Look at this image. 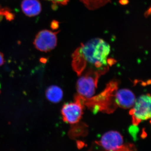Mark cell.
Here are the masks:
<instances>
[{"label": "cell", "instance_id": "cell-1", "mask_svg": "<svg viewBox=\"0 0 151 151\" xmlns=\"http://www.w3.org/2000/svg\"><path fill=\"white\" fill-rule=\"evenodd\" d=\"M111 46L104 40L94 38L82 44L75 51L73 59L98 68L108 63Z\"/></svg>", "mask_w": 151, "mask_h": 151}, {"label": "cell", "instance_id": "cell-2", "mask_svg": "<svg viewBox=\"0 0 151 151\" xmlns=\"http://www.w3.org/2000/svg\"><path fill=\"white\" fill-rule=\"evenodd\" d=\"M151 97L149 94L141 95L136 99L131 114L136 122L147 121L151 118Z\"/></svg>", "mask_w": 151, "mask_h": 151}, {"label": "cell", "instance_id": "cell-3", "mask_svg": "<svg viewBox=\"0 0 151 151\" xmlns=\"http://www.w3.org/2000/svg\"><path fill=\"white\" fill-rule=\"evenodd\" d=\"M58 33L48 30L41 31L35 39L34 42L35 46L38 50L44 52H47L54 49L57 44Z\"/></svg>", "mask_w": 151, "mask_h": 151}, {"label": "cell", "instance_id": "cell-4", "mask_svg": "<svg viewBox=\"0 0 151 151\" xmlns=\"http://www.w3.org/2000/svg\"><path fill=\"white\" fill-rule=\"evenodd\" d=\"M101 145L107 151H118L124 145L122 134L116 131H110L102 136L100 141Z\"/></svg>", "mask_w": 151, "mask_h": 151}, {"label": "cell", "instance_id": "cell-5", "mask_svg": "<svg viewBox=\"0 0 151 151\" xmlns=\"http://www.w3.org/2000/svg\"><path fill=\"white\" fill-rule=\"evenodd\" d=\"M61 115L64 122L68 124H74L78 123L83 114V109L80 103H67L63 106Z\"/></svg>", "mask_w": 151, "mask_h": 151}, {"label": "cell", "instance_id": "cell-6", "mask_svg": "<svg viewBox=\"0 0 151 151\" xmlns=\"http://www.w3.org/2000/svg\"><path fill=\"white\" fill-rule=\"evenodd\" d=\"M96 80L91 75H86L78 78L76 84L78 94L86 98H91L96 91Z\"/></svg>", "mask_w": 151, "mask_h": 151}, {"label": "cell", "instance_id": "cell-7", "mask_svg": "<svg viewBox=\"0 0 151 151\" xmlns=\"http://www.w3.org/2000/svg\"><path fill=\"white\" fill-rule=\"evenodd\" d=\"M116 102L121 108L125 109L132 108L134 104L136 98L132 90L128 89H122L116 93Z\"/></svg>", "mask_w": 151, "mask_h": 151}, {"label": "cell", "instance_id": "cell-8", "mask_svg": "<svg viewBox=\"0 0 151 151\" xmlns=\"http://www.w3.org/2000/svg\"><path fill=\"white\" fill-rule=\"evenodd\" d=\"M21 7L24 13L29 17L37 15L41 11V6L38 0H23Z\"/></svg>", "mask_w": 151, "mask_h": 151}, {"label": "cell", "instance_id": "cell-9", "mask_svg": "<svg viewBox=\"0 0 151 151\" xmlns=\"http://www.w3.org/2000/svg\"><path fill=\"white\" fill-rule=\"evenodd\" d=\"M45 94L49 101L52 103H57L62 100L63 92L59 86L52 85L47 89Z\"/></svg>", "mask_w": 151, "mask_h": 151}, {"label": "cell", "instance_id": "cell-10", "mask_svg": "<svg viewBox=\"0 0 151 151\" xmlns=\"http://www.w3.org/2000/svg\"><path fill=\"white\" fill-rule=\"evenodd\" d=\"M89 10H96L111 2V0H80Z\"/></svg>", "mask_w": 151, "mask_h": 151}, {"label": "cell", "instance_id": "cell-11", "mask_svg": "<svg viewBox=\"0 0 151 151\" xmlns=\"http://www.w3.org/2000/svg\"><path fill=\"white\" fill-rule=\"evenodd\" d=\"M47 1H51L52 4H55L62 5H65L67 4L70 0H47Z\"/></svg>", "mask_w": 151, "mask_h": 151}, {"label": "cell", "instance_id": "cell-12", "mask_svg": "<svg viewBox=\"0 0 151 151\" xmlns=\"http://www.w3.org/2000/svg\"><path fill=\"white\" fill-rule=\"evenodd\" d=\"M4 55L2 53L0 52V66H1L4 63Z\"/></svg>", "mask_w": 151, "mask_h": 151}]
</instances>
